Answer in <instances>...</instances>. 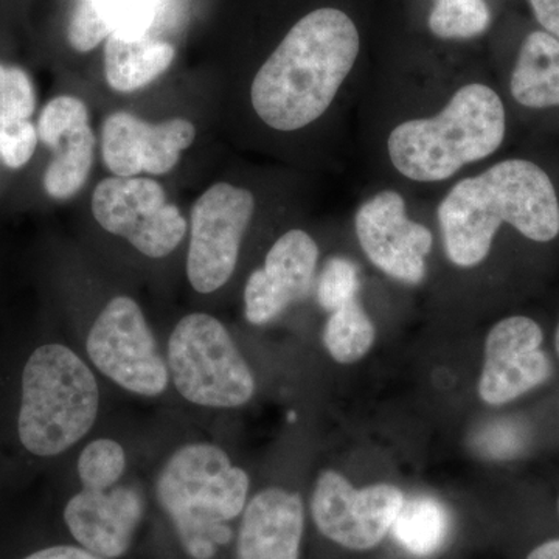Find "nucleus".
Instances as JSON below:
<instances>
[{"instance_id":"obj_23","label":"nucleus","mask_w":559,"mask_h":559,"mask_svg":"<svg viewBox=\"0 0 559 559\" xmlns=\"http://www.w3.org/2000/svg\"><path fill=\"white\" fill-rule=\"evenodd\" d=\"M377 329L359 299L330 312L323 329V345L336 362H358L373 347Z\"/></svg>"},{"instance_id":"obj_9","label":"nucleus","mask_w":559,"mask_h":559,"mask_svg":"<svg viewBox=\"0 0 559 559\" xmlns=\"http://www.w3.org/2000/svg\"><path fill=\"white\" fill-rule=\"evenodd\" d=\"M94 366L117 385L142 396H159L170 370L159 353L145 316L134 300L119 296L106 305L87 336Z\"/></svg>"},{"instance_id":"obj_1","label":"nucleus","mask_w":559,"mask_h":559,"mask_svg":"<svg viewBox=\"0 0 559 559\" xmlns=\"http://www.w3.org/2000/svg\"><path fill=\"white\" fill-rule=\"evenodd\" d=\"M441 248L471 271L507 248L539 282L559 266V150L532 135L448 186L436 207Z\"/></svg>"},{"instance_id":"obj_7","label":"nucleus","mask_w":559,"mask_h":559,"mask_svg":"<svg viewBox=\"0 0 559 559\" xmlns=\"http://www.w3.org/2000/svg\"><path fill=\"white\" fill-rule=\"evenodd\" d=\"M549 340L551 330L547 333L546 323L532 312H510L496 320L485 337L480 400L506 407L549 388L559 366Z\"/></svg>"},{"instance_id":"obj_10","label":"nucleus","mask_w":559,"mask_h":559,"mask_svg":"<svg viewBox=\"0 0 559 559\" xmlns=\"http://www.w3.org/2000/svg\"><path fill=\"white\" fill-rule=\"evenodd\" d=\"M257 202L252 191L218 182L191 209L187 275L194 290L212 294L229 282Z\"/></svg>"},{"instance_id":"obj_27","label":"nucleus","mask_w":559,"mask_h":559,"mask_svg":"<svg viewBox=\"0 0 559 559\" xmlns=\"http://www.w3.org/2000/svg\"><path fill=\"white\" fill-rule=\"evenodd\" d=\"M360 275L355 261L347 257H331L323 264L316 283V297L325 311H334L359 299Z\"/></svg>"},{"instance_id":"obj_29","label":"nucleus","mask_w":559,"mask_h":559,"mask_svg":"<svg viewBox=\"0 0 559 559\" xmlns=\"http://www.w3.org/2000/svg\"><path fill=\"white\" fill-rule=\"evenodd\" d=\"M21 559H105L92 551L75 546H50L32 551Z\"/></svg>"},{"instance_id":"obj_3","label":"nucleus","mask_w":559,"mask_h":559,"mask_svg":"<svg viewBox=\"0 0 559 559\" xmlns=\"http://www.w3.org/2000/svg\"><path fill=\"white\" fill-rule=\"evenodd\" d=\"M362 51V32L349 11H308L257 70L250 84L253 112L282 134L319 123L352 95Z\"/></svg>"},{"instance_id":"obj_11","label":"nucleus","mask_w":559,"mask_h":559,"mask_svg":"<svg viewBox=\"0 0 559 559\" xmlns=\"http://www.w3.org/2000/svg\"><path fill=\"white\" fill-rule=\"evenodd\" d=\"M353 229L364 255L382 274L407 286L425 282L436 235L412 218L400 190L384 187L364 198L353 216Z\"/></svg>"},{"instance_id":"obj_22","label":"nucleus","mask_w":559,"mask_h":559,"mask_svg":"<svg viewBox=\"0 0 559 559\" xmlns=\"http://www.w3.org/2000/svg\"><path fill=\"white\" fill-rule=\"evenodd\" d=\"M451 532L450 511L439 499L412 496L404 499L390 533L404 550L429 558L447 546Z\"/></svg>"},{"instance_id":"obj_14","label":"nucleus","mask_w":559,"mask_h":559,"mask_svg":"<svg viewBox=\"0 0 559 559\" xmlns=\"http://www.w3.org/2000/svg\"><path fill=\"white\" fill-rule=\"evenodd\" d=\"M320 250L308 231L283 234L266 253L263 267L250 274L245 288V316L252 325H266L290 305L304 300L314 285Z\"/></svg>"},{"instance_id":"obj_13","label":"nucleus","mask_w":559,"mask_h":559,"mask_svg":"<svg viewBox=\"0 0 559 559\" xmlns=\"http://www.w3.org/2000/svg\"><path fill=\"white\" fill-rule=\"evenodd\" d=\"M404 492L390 484L355 488L341 473L325 469L316 480L311 514L320 535L353 551L374 549L392 528Z\"/></svg>"},{"instance_id":"obj_24","label":"nucleus","mask_w":559,"mask_h":559,"mask_svg":"<svg viewBox=\"0 0 559 559\" xmlns=\"http://www.w3.org/2000/svg\"><path fill=\"white\" fill-rule=\"evenodd\" d=\"M491 25L488 0H433L428 14L430 35L448 43L480 38Z\"/></svg>"},{"instance_id":"obj_15","label":"nucleus","mask_w":559,"mask_h":559,"mask_svg":"<svg viewBox=\"0 0 559 559\" xmlns=\"http://www.w3.org/2000/svg\"><path fill=\"white\" fill-rule=\"evenodd\" d=\"M194 138L197 128L186 119L151 124L132 114L116 112L103 124V160L120 178H134L139 173L167 175Z\"/></svg>"},{"instance_id":"obj_12","label":"nucleus","mask_w":559,"mask_h":559,"mask_svg":"<svg viewBox=\"0 0 559 559\" xmlns=\"http://www.w3.org/2000/svg\"><path fill=\"white\" fill-rule=\"evenodd\" d=\"M92 213L103 229L127 238L150 259L170 255L186 237V219L156 180L103 179L92 197Z\"/></svg>"},{"instance_id":"obj_21","label":"nucleus","mask_w":559,"mask_h":559,"mask_svg":"<svg viewBox=\"0 0 559 559\" xmlns=\"http://www.w3.org/2000/svg\"><path fill=\"white\" fill-rule=\"evenodd\" d=\"M175 57V47L165 40L112 33L105 46L106 81L117 92L142 90L170 68Z\"/></svg>"},{"instance_id":"obj_20","label":"nucleus","mask_w":559,"mask_h":559,"mask_svg":"<svg viewBox=\"0 0 559 559\" xmlns=\"http://www.w3.org/2000/svg\"><path fill=\"white\" fill-rule=\"evenodd\" d=\"M35 87L20 66L0 62V160L13 170L27 165L39 138L35 114Z\"/></svg>"},{"instance_id":"obj_28","label":"nucleus","mask_w":559,"mask_h":559,"mask_svg":"<svg viewBox=\"0 0 559 559\" xmlns=\"http://www.w3.org/2000/svg\"><path fill=\"white\" fill-rule=\"evenodd\" d=\"M532 21L559 39V0H525Z\"/></svg>"},{"instance_id":"obj_32","label":"nucleus","mask_w":559,"mask_h":559,"mask_svg":"<svg viewBox=\"0 0 559 559\" xmlns=\"http://www.w3.org/2000/svg\"><path fill=\"white\" fill-rule=\"evenodd\" d=\"M557 514H558V520H559V491L557 495Z\"/></svg>"},{"instance_id":"obj_25","label":"nucleus","mask_w":559,"mask_h":559,"mask_svg":"<svg viewBox=\"0 0 559 559\" xmlns=\"http://www.w3.org/2000/svg\"><path fill=\"white\" fill-rule=\"evenodd\" d=\"M535 439L527 419L511 415L489 421L476 433V451L481 457L510 462L522 457Z\"/></svg>"},{"instance_id":"obj_18","label":"nucleus","mask_w":559,"mask_h":559,"mask_svg":"<svg viewBox=\"0 0 559 559\" xmlns=\"http://www.w3.org/2000/svg\"><path fill=\"white\" fill-rule=\"evenodd\" d=\"M305 507L299 492L271 487L246 503L237 559H299Z\"/></svg>"},{"instance_id":"obj_17","label":"nucleus","mask_w":559,"mask_h":559,"mask_svg":"<svg viewBox=\"0 0 559 559\" xmlns=\"http://www.w3.org/2000/svg\"><path fill=\"white\" fill-rule=\"evenodd\" d=\"M145 511L142 495L132 487L81 489L66 503L70 535L83 549L105 559L123 557Z\"/></svg>"},{"instance_id":"obj_30","label":"nucleus","mask_w":559,"mask_h":559,"mask_svg":"<svg viewBox=\"0 0 559 559\" xmlns=\"http://www.w3.org/2000/svg\"><path fill=\"white\" fill-rule=\"evenodd\" d=\"M524 559H559V536H550L536 543Z\"/></svg>"},{"instance_id":"obj_2","label":"nucleus","mask_w":559,"mask_h":559,"mask_svg":"<svg viewBox=\"0 0 559 559\" xmlns=\"http://www.w3.org/2000/svg\"><path fill=\"white\" fill-rule=\"evenodd\" d=\"M392 108L380 128L382 162L396 182L421 189L451 186L498 159L521 130L488 75L443 83Z\"/></svg>"},{"instance_id":"obj_16","label":"nucleus","mask_w":559,"mask_h":559,"mask_svg":"<svg viewBox=\"0 0 559 559\" xmlns=\"http://www.w3.org/2000/svg\"><path fill=\"white\" fill-rule=\"evenodd\" d=\"M36 130L53 153L44 189L53 200H69L86 183L94 164L95 135L86 105L70 95L53 98L40 112Z\"/></svg>"},{"instance_id":"obj_6","label":"nucleus","mask_w":559,"mask_h":559,"mask_svg":"<svg viewBox=\"0 0 559 559\" xmlns=\"http://www.w3.org/2000/svg\"><path fill=\"white\" fill-rule=\"evenodd\" d=\"M168 370L180 396L202 407L245 406L255 378L229 331L213 316H186L168 341Z\"/></svg>"},{"instance_id":"obj_19","label":"nucleus","mask_w":559,"mask_h":559,"mask_svg":"<svg viewBox=\"0 0 559 559\" xmlns=\"http://www.w3.org/2000/svg\"><path fill=\"white\" fill-rule=\"evenodd\" d=\"M156 11L157 0H75L68 25L69 44L86 53L112 33L148 35Z\"/></svg>"},{"instance_id":"obj_33","label":"nucleus","mask_w":559,"mask_h":559,"mask_svg":"<svg viewBox=\"0 0 559 559\" xmlns=\"http://www.w3.org/2000/svg\"><path fill=\"white\" fill-rule=\"evenodd\" d=\"M558 414H559V401H558Z\"/></svg>"},{"instance_id":"obj_5","label":"nucleus","mask_w":559,"mask_h":559,"mask_svg":"<svg viewBox=\"0 0 559 559\" xmlns=\"http://www.w3.org/2000/svg\"><path fill=\"white\" fill-rule=\"evenodd\" d=\"M249 488V474L212 443L179 448L156 480L162 510L193 559H213L230 543L229 524L245 511Z\"/></svg>"},{"instance_id":"obj_31","label":"nucleus","mask_w":559,"mask_h":559,"mask_svg":"<svg viewBox=\"0 0 559 559\" xmlns=\"http://www.w3.org/2000/svg\"><path fill=\"white\" fill-rule=\"evenodd\" d=\"M551 347H554L555 356L559 364V305L557 308V316L551 322Z\"/></svg>"},{"instance_id":"obj_26","label":"nucleus","mask_w":559,"mask_h":559,"mask_svg":"<svg viewBox=\"0 0 559 559\" xmlns=\"http://www.w3.org/2000/svg\"><path fill=\"white\" fill-rule=\"evenodd\" d=\"M127 469V454L123 447L110 439L91 441L81 451L76 471L86 489L105 491L116 487Z\"/></svg>"},{"instance_id":"obj_8","label":"nucleus","mask_w":559,"mask_h":559,"mask_svg":"<svg viewBox=\"0 0 559 559\" xmlns=\"http://www.w3.org/2000/svg\"><path fill=\"white\" fill-rule=\"evenodd\" d=\"M500 55L498 84L520 128L559 135V39L535 22L520 25Z\"/></svg>"},{"instance_id":"obj_4","label":"nucleus","mask_w":559,"mask_h":559,"mask_svg":"<svg viewBox=\"0 0 559 559\" xmlns=\"http://www.w3.org/2000/svg\"><path fill=\"white\" fill-rule=\"evenodd\" d=\"M20 443L28 463L60 457L94 426L100 407L97 380L84 360L60 342L24 352Z\"/></svg>"}]
</instances>
